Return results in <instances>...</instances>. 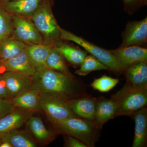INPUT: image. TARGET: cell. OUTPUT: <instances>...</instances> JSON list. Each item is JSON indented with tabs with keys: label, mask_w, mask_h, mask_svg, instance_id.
<instances>
[{
	"label": "cell",
	"mask_w": 147,
	"mask_h": 147,
	"mask_svg": "<svg viewBox=\"0 0 147 147\" xmlns=\"http://www.w3.org/2000/svg\"><path fill=\"white\" fill-rule=\"evenodd\" d=\"M33 88L42 92L59 95L71 99L86 94L87 86L59 71L44 67L36 71L32 79Z\"/></svg>",
	"instance_id": "1"
},
{
	"label": "cell",
	"mask_w": 147,
	"mask_h": 147,
	"mask_svg": "<svg viewBox=\"0 0 147 147\" xmlns=\"http://www.w3.org/2000/svg\"><path fill=\"white\" fill-rule=\"evenodd\" d=\"M53 124L58 132L74 137L87 147H94L100 137L101 129L94 121L74 117Z\"/></svg>",
	"instance_id": "2"
},
{
	"label": "cell",
	"mask_w": 147,
	"mask_h": 147,
	"mask_svg": "<svg viewBox=\"0 0 147 147\" xmlns=\"http://www.w3.org/2000/svg\"><path fill=\"white\" fill-rule=\"evenodd\" d=\"M110 98L117 107L115 117L121 116L132 117L138 110L147 106V86L135 87L126 82Z\"/></svg>",
	"instance_id": "3"
},
{
	"label": "cell",
	"mask_w": 147,
	"mask_h": 147,
	"mask_svg": "<svg viewBox=\"0 0 147 147\" xmlns=\"http://www.w3.org/2000/svg\"><path fill=\"white\" fill-rule=\"evenodd\" d=\"M53 1L44 0L30 19L42 36L44 43L55 45L61 41V28L52 11Z\"/></svg>",
	"instance_id": "4"
},
{
	"label": "cell",
	"mask_w": 147,
	"mask_h": 147,
	"mask_svg": "<svg viewBox=\"0 0 147 147\" xmlns=\"http://www.w3.org/2000/svg\"><path fill=\"white\" fill-rule=\"evenodd\" d=\"M60 38L61 40L72 41L82 46L88 53H90L91 55L108 67L110 71L117 74L123 73V70L115 57L110 50L100 48L83 38L61 28L60 29Z\"/></svg>",
	"instance_id": "5"
},
{
	"label": "cell",
	"mask_w": 147,
	"mask_h": 147,
	"mask_svg": "<svg viewBox=\"0 0 147 147\" xmlns=\"http://www.w3.org/2000/svg\"><path fill=\"white\" fill-rule=\"evenodd\" d=\"M41 92L40 109L45 112L52 123L77 117L68 105L69 99L59 95Z\"/></svg>",
	"instance_id": "6"
},
{
	"label": "cell",
	"mask_w": 147,
	"mask_h": 147,
	"mask_svg": "<svg viewBox=\"0 0 147 147\" xmlns=\"http://www.w3.org/2000/svg\"><path fill=\"white\" fill-rule=\"evenodd\" d=\"M13 24L12 37L27 44L44 43L42 37L30 18L11 16Z\"/></svg>",
	"instance_id": "7"
},
{
	"label": "cell",
	"mask_w": 147,
	"mask_h": 147,
	"mask_svg": "<svg viewBox=\"0 0 147 147\" xmlns=\"http://www.w3.org/2000/svg\"><path fill=\"white\" fill-rule=\"evenodd\" d=\"M122 43L119 47L140 46L147 41V18L140 21H129L122 34Z\"/></svg>",
	"instance_id": "8"
},
{
	"label": "cell",
	"mask_w": 147,
	"mask_h": 147,
	"mask_svg": "<svg viewBox=\"0 0 147 147\" xmlns=\"http://www.w3.org/2000/svg\"><path fill=\"white\" fill-rule=\"evenodd\" d=\"M110 51L115 57L123 71L133 64L147 60V49L140 46L131 45L119 47Z\"/></svg>",
	"instance_id": "9"
},
{
	"label": "cell",
	"mask_w": 147,
	"mask_h": 147,
	"mask_svg": "<svg viewBox=\"0 0 147 147\" xmlns=\"http://www.w3.org/2000/svg\"><path fill=\"white\" fill-rule=\"evenodd\" d=\"M44 0H16L0 3L10 15L24 16L30 18Z\"/></svg>",
	"instance_id": "10"
},
{
	"label": "cell",
	"mask_w": 147,
	"mask_h": 147,
	"mask_svg": "<svg viewBox=\"0 0 147 147\" xmlns=\"http://www.w3.org/2000/svg\"><path fill=\"white\" fill-rule=\"evenodd\" d=\"M96 98L88 94L68 100V105L74 115L78 117L94 121Z\"/></svg>",
	"instance_id": "11"
},
{
	"label": "cell",
	"mask_w": 147,
	"mask_h": 147,
	"mask_svg": "<svg viewBox=\"0 0 147 147\" xmlns=\"http://www.w3.org/2000/svg\"><path fill=\"white\" fill-rule=\"evenodd\" d=\"M1 61L6 71L19 74L32 80L36 74V70L29 60L26 48L16 57Z\"/></svg>",
	"instance_id": "12"
},
{
	"label": "cell",
	"mask_w": 147,
	"mask_h": 147,
	"mask_svg": "<svg viewBox=\"0 0 147 147\" xmlns=\"http://www.w3.org/2000/svg\"><path fill=\"white\" fill-rule=\"evenodd\" d=\"M2 75L11 99L32 88V80L27 76L9 71Z\"/></svg>",
	"instance_id": "13"
},
{
	"label": "cell",
	"mask_w": 147,
	"mask_h": 147,
	"mask_svg": "<svg viewBox=\"0 0 147 147\" xmlns=\"http://www.w3.org/2000/svg\"><path fill=\"white\" fill-rule=\"evenodd\" d=\"M16 108L0 119V135L20 128L31 116L32 112Z\"/></svg>",
	"instance_id": "14"
},
{
	"label": "cell",
	"mask_w": 147,
	"mask_h": 147,
	"mask_svg": "<svg viewBox=\"0 0 147 147\" xmlns=\"http://www.w3.org/2000/svg\"><path fill=\"white\" fill-rule=\"evenodd\" d=\"M117 107L111 98L102 96L96 98L94 122L98 128L101 129L104 124L115 118Z\"/></svg>",
	"instance_id": "15"
},
{
	"label": "cell",
	"mask_w": 147,
	"mask_h": 147,
	"mask_svg": "<svg viewBox=\"0 0 147 147\" xmlns=\"http://www.w3.org/2000/svg\"><path fill=\"white\" fill-rule=\"evenodd\" d=\"M55 45L46 43L26 44V49L29 60L36 71L46 67L47 57Z\"/></svg>",
	"instance_id": "16"
},
{
	"label": "cell",
	"mask_w": 147,
	"mask_h": 147,
	"mask_svg": "<svg viewBox=\"0 0 147 147\" xmlns=\"http://www.w3.org/2000/svg\"><path fill=\"white\" fill-rule=\"evenodd\" d=\"M41 92L30 89L12 98L15 108L33 112L40 109Z\"/></svg>",
	"instance_id": "17"
},
{
	"label": "cell",
	"mask_w": 147,
	"mask_h": 147,
	"mask_svg": "<svg viewBox=\"0 0 147 147\" xmlns=\"http://www.w3.org/2000/svg\"><path fill=\"white\" fill-rule=\"evenodd\" d=\"M127 83L135 87L147 86V60L140 61L128 67L123 73Z\"/></svg>",
	"instance_id": "18"
},
{
	"label": "cell",
	"mask_w": 147,
	"mask_h": 147,
	"mask_svg": "<svg viewBox=\"0 0 147 147\" xmlns=\"http://www.w3.org/2000/svg\"><path fill=\"white\" fill-rule=\"evenodd\" d=\"M132 117L135 122V131L132 147H147V106L138 110Z\"/></svg>",
	"instance_id": "19"
},
{
	"label": "cell",
	"mask_w": 147,
	"mask_h": 147,
	"mask_svg": "<svg viewBox=\"0 0 147 147\" xmlns=\"http://www.w3.org/2000/svg\"><path fill=\"white\" fill-rule=\"evenodd\" d=\"M26 44L12 37L0 40V60L9 59L22 53Z\"/></svg>",
	"instance_id": "20"
},
{
	"label": "cell",
	"mask_w": 147,
	"mask_h": 147,
	"mask_svg": "<svg viewBox=\"0 0 147 147\" xmlns=\"http://www.w3.org/2000/svg\"><path fill=\"white\" fill-rule=\"evenodd\" d=\"M2 142H7L12 147H35V142L27 132L15 129L1 136Z\"/></svg>",
	"instance_id": "21"
},
{
	"label": "cell",
	"mask_w": 147,
	"mask_h": 147,
	"mask_svg": "<svg viewBox=\"0 0 147 147\" xmlns=\"http://www.w3.org/2000/svg\"><path fill=\"white\" fill-rule=\"evenodd\" d=\"M30 131L38 141L45 142L50 141L58 133L47 129L42 120L40 118L32 115L27 121Z\"/></svg>",
	"instance_id": "22"
},
{
	"label": "cell",
	"mask_w": 147,
	"mask_h": 147,
	"mask_svg": "<svg viewBox=\"0 0 147 147\" xmlns=\"http://www.w3.org/2000/svg\"><path fill=\"white\" fill-rule=\"evenodd\" d=\"M64 58L75 67L80 66L86 57V52L60 41L55 45Z\"/></svg>",
	"instance_id": "23"
},
{
	"label": "cell",
	"mask_w": 147,
	"mask_h": 147,
	"mask_svg": "<svg viewBox=\"0 0 147 147\" xmlns=\"http://www.w3.org/2000/svg\"><path fill=\"white\" fill-rule=\"evenodd\" d=\"M45 66L72 79H76L69 69L65 59L55 45L52 48L48 55L45 63Z\"/></svg>",
	"instance_id": "24"
},
{
	"label": "cell",
	"mask_w": 147,
	"mask_h": 147,
	"mask_svg": "<svg viewBox=\"0 0 147 147\" xmlns=\"http://www.w3.org/2000/svg\"><path fill=\"white\" fill-rule=\"evenodd\" d=\"M110 70V68L98 60L92 55H87L80 66V68L75 71L79 76H86L93 71L98 70Z\"/></svg>",
	"instance_id": "25"
},
{
	"label": "cell",
	"mask_w": 147,
	"mask_h": 147,
	"mask_svg": "<svg viewBox=\"0 0 147 147\" xmlns=\"http://www.w3.org/2000/svg\"><path fill=\"white\" fill-rule=\"evenodd\" d=\"M13 31L11 16L0 6V40L12 37Z\"/></svg>",
	"instance_id": "26"
},
{
	"label": "cell",
	"mask_w": 147,
	"mask_h": 147,
	"mask_svg": "<svg viewBox=\"0 0 147 147\" xmlns=\"http://www.w3.org/2000/svg\"><path fill=\"white\" fill-rule=\"evenodd\" d=\"M119 80L103 75L100 78L94 79L91 84L90 86L93 89L102 92L110 91L118 84Z\"/></svg>",
	"instance_id": "27"
},
{
	"label": "cell",
	"mask_w": 147,
	"mask_h": 147,
	"mask_svg": "<svg viewBox=\"0 0 147 147\" xmlns=\"http://www.w3.org/2000/svg\"><path fill=\"white\" fill-rule=\"evenodd\" d=\"M15 108L11 98H0V119Z\"/></svg>",
	"instance_id": "28"
},
{
	"label": "cell",
	"mask_w": 147,
	"mask_h": 147,
	"mask_svg": "<svg viewBox=\"0 0 147 147\" xmlns=\"http://www.w3.org/2000/svg\"><path fill=\"white\" fill-rule=\"evenodd\" d=\"M125 10L129 14H132L140 7L146 4V0H123Z\"/></svg>",
	"instance_id": "29"
},
{
	"label": "cell",
	"mask_w": 147,
	"mask_h": 147,
	"mask_svg": "<svg viewBox=\"0 0 147 147\" xmlns=\"http://www.w3.org/2000/svg\"><path fill=\"white\" fill-rule=\"evenodd\" d=\"M65 146L67 147H87L83 142L78 139L69 135H65Z\"/></svg>",
	"instance_id": "30"
},
{
	"label": "cell",
	"mask_w": 147,
	"mask_h": 147,
	"mask_svg": "<svg viewBox=\"0 0 147 147\" xmlns=\"http://www.w3.org/2000/svg\"><path fill=\"white\" fill-rule=\"evenodd\" d=\"M0 98H11L2 75H0Z\"/></svg>",
	"instance_id": "31"
},
{
	"label": "cell",
	"mask_w": 147,
	"mask_h": 147,
	"mask_svg": "<svg viewBox=\"0 0 147 147\" xmlns=\"http://www.w3.org/2000/svg\"><path fill=\"white\" fill-rule=\"evenodd\" d=\"M5 71H6L5 68L3 65L2 63L0 60V75H2Z\"/></svg>",
	"instance_id": "32"
},
{
	"label": "cell",
	"mask_w": 147,
	"mask_h": 147,
	"mask_svg": "<svg viewBox=\"0 0 147 147\" xmlns=\"http://www.w3.org/2000/svg\"><path fill=\"white\" fill-rule=\"evenodd\" d=\"M0 147H12V146L8 142H2L0 145Z\"/></svg>",
	"instance_id": "33"
},
{
	"label": "cell",
	"mask_w": 147,
	"mask_h": 147,
	"mask_svg": "<svg viewBox=\"0 0 147 147\" xmlns=\"http://www.w3.org/2000/svg\"><path fill=\"white\" fill-rule=\"evenodd\" d=\"M16 1V0H0V3L6 2L11 1Z\"/></svg>",
	"instance_id": "34"
},
{
	"label": "cell",
	"mask_w": 147,
	"mask_h": 147,
	"mask_svg": "<svg viewBox=\"0 0 147 147\" xmlns=\"http://www.w3.org/2000/svg\"><path fill=\"white\" fill-rule=\"evenodd\" d=\"M1 135H0V145H1V144L2 143L1 139Z\"/></svg>",
	"instance_id": "35"
}]
</instances>
